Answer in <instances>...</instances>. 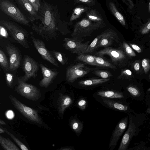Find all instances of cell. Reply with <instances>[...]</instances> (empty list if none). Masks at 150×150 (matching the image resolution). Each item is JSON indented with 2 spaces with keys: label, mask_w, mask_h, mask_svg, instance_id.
<instances>
[{
  "label": "cell",
  "mask_w": 150,
  "mask_h": 150,
  "mask_svg": "<svg viewBox=\"0 0 150 150\" xmlns=\"http://www.w3.org/2000/svg\"><path fill=\"white\" fill-rule=\"evenodd\" d=\"M87 104V101L84 98L80 99L77 103L79 108L82 110H84L86 109Z\"/></svg>",
  "instance_id": "cell-41"
},
{
  "label": "cell",
  "mask_w": 150,
  "mask_h": 150,
  "mask_svg": "<svg viewBox=\"0 0 150 150\" xmlns=\"http://www.w3.org/2000/svg\"><path fill=\"white\" fill-rule=\"evenodd\" d=\"M120 47L129 57H134L136 56V54L132 47L125 42H123L121 45Z\"/></svg>",
  "instance_id": "cell-32"
},
{
  "label": "cell",
  "mask_w": 150,
  "mask_h": 150,
  "mask_svg": "<svg viewBox=\"0 0 150 150\" xmlns=\"http://www.w3.org/2000/svg\"><path fill=\"white\" fill-rule=\"evenodd\" d=\"M34 46L42 57L53 65L58 67V64L51 53L47 50L45 43L41 40L30 37Z\"/></svg>",
  "instance_id": "cell-11"
},
{
  "label": "cell",
  "mask_w": 150,
  "mask_h": 150,
  "mask_svg": "<svg viewBox=\"0 0 150 150\" xmlns=\"http://www.w3.org/2000/svg\"><path fill=\"white\" fill-rule=\"evenodd\" d=\"M0 35L1 37L7 38L8 33L7 29L3 26L0 25Z\"/></svg>",
  "instance_id": "cell-44"
},
{
  "label": "cell",
  "mask_w": 150,
  "mask_h": 150,
  "mask_svg": "<svg viewBox=\"0 0 150 150\" xmlns=\"http://www.w3.org/2000/svg\"><path fill=\"white\" fill-rule=\"evenodd\" d=\"M5 132V131L1 127L0 128V133L2 134Z\"/></svg>",
  "instance_id": "cell-49"
},
{
  "label": "cell",
  "mask_w": 150,
  "mask_h": 150,
  "mask_svg": "<svg viewBox=\"0 0 150 150\" xmlns=\"http://www.w3.org/2000/svg\"><path fill=\"white\" fill-rule=\"evenodd\" d=\"M105 26L92 21L87 17L84 18L75 24L71 36L72 38L80 39L90 36L94 31Z\"/></svg>",
  "instance_id": "cell-3"
},
{
  "label": "cell",
  "mask_w": 150,
  "mask_h": 150,
  "mask_svg": "<svg viewBox=\"0 0 150 150\" xmlns=\"http://www.w3.org/2000/svg\"><path fill=\"white\" fill-rule=\"evenodd\" d=\"M110 80V78H93L80 81L79 82V84L83 86H91L104 83Z\"/></svg>",
  "instance_id": "cell-24"
},
{
  "label": "cell",
  "mask_w": 150,
  "mask_h": 150,
  "mask_svg": "<svg viewBox=\"0 0 150 150\" xmlns=\"http://www.w3.org/2000/svg\"><path fill=\"white\" fill-rule=\"evenodd\" d=\"M128 117L126 116L117 124L111 136L108 148L113 150L117 145L120 137L126 129L127 125Z\"/></svg>",
  "instance_id": "cell-12"
},
{
  "label": "cell",
  "mask_w": 150,
  "mask_h": 150,
  "mask_svg": "<svg viewBox=\"0 0 150 150\" xmlns=\"http://www.w3.org/2000/svg\"><path fill=\"white\" fill-rule=\"evenodd\" d=\"M63 46L71 53L79 55L85 52L89 45V41L83 43L79 39L73 38H64Z\"/></svg>",
  "instance_id": "cell-9"
},
{
  "label": "cell",
  "mask_w": 150,
  "mask_h": 150,
  "mask_svg": "<svg viewBox=\"0 0 150 150\" xmlns=\"http://www.w3.org/2000/svg\"><path fill=\"white\" fill-rule=\"evenodd\" d=\"M127 89L131 95L133 97H138L140 95V92L139 90L134 86L129 85L127 87Z\"/></svg>",
  "instance_id": "cell-36"
},
{
  "label": "cell",
  "mask_w": 150,
  "mask_h": 150,
  "mask_svg": "<svg viewBox=\"0 0 150 150\" xmlns=\"http://www.w3.org/2000/svg\"><path fill=\"white\" fill-rule=\"evenodd\" d=\"M129 45L132 49L136 51L138 53H140L142 52V49L138 46L134 44L130 43H129Z\"/></svg>",
  "instance_id": "cell-46"
},
{
  "label": "cell",
  "mask_w": 150,
  "mask_h": 150,
  "mask_svg": "<svg viewBox=\"0 0 150 150\" xmlns=\"http://www.w3.org/2000/svg\"><path fill=\"white\" fill-rule=\"evenodd\" d=\"M136 126L131 116L129 117L128 127L124 135L121 142L118 150H127L132 138L135 134Z\"/></svg>",
  "instance_id": "cell-15"
},
{
  "label": "cell",
  "mask_w": 150,
  "mask_h": 150,
  "mask_svg": "<svg viewBox=\"0 0 150 150\" xmlns=\"http://www.w3.org/2000/svg\"><path fill=\"white\" fill-rule=\"evenodd\" d=\"M0 144L5 150H19L20 149L12 141L0 135Z\"/></svg>",
  "instance_id": "cell-26"
},
{
  "label": "cell",
  "mask_w": 150,
  "mask_h": 150,
  "mask_svg": "<svg viewBox=\"0 0 150 150\" xmlns=\"http://www.w3.org/2000/svg\"><path fill=\"white\" fill-rule=\"evenodd\" d=\"M0 25L4 26L14 40L23 47L30 48L27 40L29 34L26 30L15 23L4 20L0 21Z\"/></svg>",
  "instance_id": "cell-4"
},
{
  "label": "cell",
  "mask_w": 150,
  "mask_h": 150,
  "mask_svg": "<svg viewBox=\"0 0 150 150\" xmlns=\"http://www.w3.org/2000/svg\"><path fill=\"white\" fill-rule=\"evenodd\" d=\"M0 9L2 12L17 23L25 26L29 25V21L25 16L9 0H0Z\"/></svg>",
  "instance_id": "cell-5"
},
{
  "label": "cell",
  "mask_w": 150,
  "mask_h": 150,
  "mask_svg": "<svg viewBox=\"0 0 150 150\" xmlns=\"http://www.w3.org/2000/svg\"><path fill=\"white\" fill-rule=\"evenodd\" d=\"M150 31V18H148L146 23L143 24L141 28L140 33L142 35L146 34Z\"/></svg>",
  "instance_id": "cell-38"
},
{
  "label": "cell",
  "mask_w": 150,
  "mask_h": 150,
  "mask_svg": "<svg viewBox=\"0 0 150 150\" xmlns=\"http://www.w3.org/2000/svg\"><path fill=\"white\" fill-rule=\"evenodd\" d=\"M102 101L105 105L115 110L124 112L127 111L128 109L127 105L112 99L103 98Z\"/></svg>",
  "instance_id": "cell-19"
},
{
  "label": "cell",
  "mask_w": 150,
  "mask_h": 150,
  "mask_svg": "<svg viewBox=\"0 0 150 150\" xmlns=\"http://www.w3.org/2000/svg\"><path fill=\"white\" fill-rule=\"evenodd\" d=\"M76 59L78 61L83 62L87 64L96 66L95 59L94 55L83 53L78 55Z\"/></svg>",
  "instance_id": "cell-28"
},
{
  "label": "cell",
  "mask_w": 150,
  "mask_h": 150,
  "mask_svg": "<svg viewBox=\"0 0 150 150\" xmlns=\"http://www.w3.org/2000/svg\"><path fill=\"white\" fill-rule=\"evenodd\" d=\"M95 59L96 66L113 69H116V66L113 65L102 57L94 55Z\"/></svg>",
  "instance_id": "cell-27"
},
{
  "label": "cell",
  "mask_w": 150,
  "mask_h": 150,
  "mask_svg": "<svg viewBox=\"0 0 150 150\" xmlns=\"http://www.w3.org/2000/svg\"><path fill=\"white\" fill-rule=\"evenodd\" d=\"M73 99L69 95L61 94L57 102L58 111L60 115H63L64 111L73 103Z\"/></svg>",
  "instance_id": "cell-18"
},
{
  "label": "cell",
  "mask_w": 150,
  "mask_h": 150,
  "mask_svg": "<svg viewBox=\"0 0 150 150\" xmlns=\"http://www.w3.org/2000/svg\"><path fill=\"white\" fill-rule=\"evenodd\" d=\"M6 48L9 58V70L15 71L19 67L20 65L21 59L20 54L13 45H8Z\"/></svg>",
  "instance_id": "cell-13"
},
{
  "label": "cell",
  "mask_w": 150,
  "mask_h": 150,
  "mask_svg": "<svg viewBox=\"0 0 150 150\" xmlns=\"http://www.w3.org/2000/svg\"><path fill=\"white\" fill-rule=\"evenodd\" d=\"M70 125L73 131L79 136L81 134L83 127V122L77 117H73L70 121Z\"/></svg>",
  "instance_id": "cell-23"
},
{
  "label": "cell",
  "mask_w": 150,
  "mask_h": 150,
  "mask_svg": "<svg viewBox=\"0 0 150 150\" xmlns=\"http://www.w3.org/2000/svg\"><path fill=\"white\" fill-rule=\"evenodd\" d=\"M101 34V38L97 48L100 47H108L111 45L114 41L117 43L119 42L117 33L112 29L106 30Z\"/></svg>",
  "instance_id": "cell-14"
},
{
  "label": "cell",
  "mask_w": 150,
  "mask_h": 150,
  "mask_svg": "<svg viewBox=\"0 0 150 150\" xmlns=\"http://www.w3.org/2000/svg\"><path fill=\"white\" fill-rule=\"evenodd\" d=\"M140 63V61L138 60H135L131 64L132 69L138 74H141L143 72Z\"/></svg>",
  "instance_id": "cell-37"
},
{
  "label": "cell",
  "mask_w": 150,
  "mask_h": 150,
  "mask_svg": "<svg viewBox=\"0 0 150 150\" xmlns=\"http://www.w3.org/2000/svg\"><path fill=\"white\" fill-rule=\"evenodd\" d=\"M0 64L2 68L5 71H8L9 69L7 59L6 55L3 51L0 50Z\"/></svg>",
  "instance_id": "cell-30"
},
{
  "label": "cell",
  "mask_w": 150,
  "mask_h": 150,
  "mask_svg": "<svg viewBox=\"0 0 150 150\" xmlns=\"http://www.w3.org/2000/svg\"><path fill=\"white\" fill-rule=\"evenodd\" d=\"M51 54L54 58L62 65H65L67 62V59L65 56L61 52L56 51H51Z\"/></svg>",
  "instance_id": "cell-31"
},
{
  "label": "cell",
  "mask_w": 150,
  "mask_h": 150,
  "mask_svg": "<svg viewBox=\"0 0 150 150\" xmlns=\"http://www.w3.org/2000/svg\"><path fill=\"white\" fill-rule=\"evenodd\" d=\"M127 5L129 8L132 9L134 7V5L132 0H122Z\"/></svg>",
  "instance_id": "cell-45"
},
{
  "label": "cell",
  "mask_w": 150,
  "mask_h": 150,
  "mask_svg": "<svg viewBox=\"0 0 150 150\" xmlns=\"http://www.w3.org/2000/svg\"><path fill=\"white\" fill-rule=\"evenodd\" d=\"M97 94L102 98L109 99L121 98L124 97L122 93L110 90L100 91Z\"/></svg>",
  "instance_id": "cell-22"
},
{
  "label": "cell",
  "mask_w": 150,
  "mask_h": 150,
  "mask_svg": "<svg viewBox=\"0 0 150 150\" xmlns=\"http://www.w3.org/2000/svg\"><path fill=\"white\" fill-rule=\"evenodd\" d=\"M148 11L149 13H150V0L149 4Z\"/></svg>",
  "instance_id": "cell-50"
},
{
  "label": "cell",
  "mask_w": 150,
  "mask_h": 150,
  "mask_svg": "<svg viewBox=\"0 0 150 150\" xmlns=\"http://www.w3.org/2000/svg\"><path fill=\"white\" fill-rule=\"evenodd\" d=\"M0 124L1 125H6V123L5 122L1 119L0 120Z\"/></svg>",
  "instance_id": "cell-48"
},
{
  "label": "cell",
  "mask_w": 150,
  "mask_h": 150,
  "mask_svg": "<svg viewBox=\"0 0 150 150\" xmlns=\"http://www.w3.org/2000/svg\"></svg>",
  "instance_id": "cell-52"
},
{
  "label": "cell",
  "mask_w": 150,
  "mask_h": 150,
  "mask_svg": "<svg viewBox=\"0 0 150 150\" xmlns=\"http://www.w3.org/2000/svg\"><path fill=\"white\" fill-rule=\"evenodd\" d=\"M18 85L15 91L19 95L30 100L36 101L41 97L39 90L35 86L21 80L18 78Z\"/></svg>",
  "instance_id": "cell-7"
},
{
  "label": "cell",
  "mask_w": 150,
  "mask_h": 150,
  "mask_svg": "<svg viewBox=\"0 0 150 150\" xmlns=\"http://www.w3.org/2000/svg\"><path fill=\"white\" fill-rule=\"evenodd\" d=\"M28 1L33 6L36 11L38 12L41 7L40 0H28Z\"/></svg>",
  "instance_id": "cell-43"
},
{
  "label": "cell",
  "mask_w": 150,
  "mask_h": 150,
  "mask_svg": "<svg viewBox=\"0 0 150 150\" xmlns=\"http://www.w3.org/2000/svg\"><path fill=\"white\" fill-rule=\"evenodd\" d=\"M93 73L101 78L104 79L109 78L112 76L110 72L105 70H97L94 71Z\"/></svg>",
  "instance_id": "cell-34"
},
{
  "label": "cell",
  "mask_w": 150,
  "mask_h": 150,
  "mask_svg": "<svg viewBox=\"0 0 150 150\" xmlns=\"http://www.w3.org/2000/svg\"><path fill=\"white\" fill-rule=\"evenodd\" d=\"M13 75L11 73H7L6 74V79L7 86L9 87L12 86Z\"/></svg>",
  "instance_id": "cell-40"
},
{
  "label": "cell",
  "mask_w": 150,
  "mask_h": 150,
  "mask_svg": "<svg viewBox=\"0 0 150 150\" xmlns=\"http://www.w3.org/2000/svg\"><path fill=\"white\" fill-rule=\"evenodd\" d=\"M5 132L9 135L15 142L19 147L22 150H28L27 147L20 141L15 136L6 130H5Z\"/></svg>",
  "instance_id": "cell-35"
},
{
  "label": "cell",
  "mask_w": 150,
  "mask_h": 150,
  "mask_svg": "<svg viewBox=\"0 0 150 150\" xmlns=\"http://www.w3.org/2000/svg\"><path fill=\"white\" fill-rule=\"evenodd\" d=\"M28 13V17L31 21L39 20L40 16L28 0H15Z\"/></svg>",
  "instance_id": "cell-17"
},
{
  "label": "cell",
  "mask_w": 150,
  "mask_h": 150,
  "mask_svg": "<svg viewBox=\"0 0 150 150\" xmlns=\"http://www.w3.org/2000/svg\"><path fill=\"white\" fill-rule=\"evenodd\" d=\"M90 69L83 63H79L69 67L66 71V78L69 83H72L76 79L87 74Z\"/></svg>",
  "instance_id": "cell-10"
},
{
  "label": "cell",
  "mask_w": 150,
  "mask_h": 150,
  "mask_svg": "<svg viewBox=\"0 0 150 150\" xmlns=\"http://www.w3.org/2000/svg\"><path fill=\"white\" fill-rule=\"evenodd\" d=\"M86 13V17L92 21L105 26V23L103 17L96 9H91Z\"/></svg>",
  "instance_id": "cell-20"
},
{
  "label": "cell",
  "mask_w": 150,
  "mask_h": 150,
  "mask_svg": "<svg viewBox=\"0 0 150 150\" xmlns=\"http://www.w3.org/2000/svg\"><path fill=\"white\" fill-rule=\"evenodd\" d=\"M109 8L111 13L118 21L123 25H126V22L123 15L119 11L115 4L112 1L108 4Z\"/></svg>",
  "instance_id": "cell-25"
},
{
  "label": "cell",
  "mask_w": 150,
  "mask_h": 150,
  "mask_svg": "<svg viewBox=\"0 0 150 150\" xmlns=\"http://www.w3.org/2000/svg\"><path fill=\"white\" fill-rule=\"evenodd\" d=\"M23 69L25 75L18 77L21 80L26 82L32 78L35 79L36 76L39 69L38 63L33 58L25 55L22 64Z\"/></svg>",
  "instance_id": "cell-8"
},
{
  "label": "cell",
  "mask_w": 150,
  "mask_h": 150,
  "mask_svg": "<svg viewBox=\"0 0 150 150\" xmlns=\"http://www.w3.org/2000/svg\"><path fill=\"white\" fill-rule=\"evenodd\" d=\"M9 98L14 107L26 118L35 124H42V120L37 111L25 105L12 95H10Z\"/></svg>",
  "instance_id": "cell-6"
},
{
  "label": "cell",
  "mask_w": 150,
  "mask_h": 150,
  "mask_svg": "<svg viewBox=\"0 0 150 150\" xmlns=\"http://www.w3.org/2000/svg\"><path fill=\"white\" fill-rule=\"evenodd\" d=\"M76 3H83L89 6H93L96 4V0H73Z\"/></svg>",
  "instance_id": "cell-42"
},
{
  "label": "cell",
  "mask_w": 150,
  "mask_h": 150,
  "mask_svg": "<svg viewBox=\"0 0 150 150\" xmlns=\"http://www.w3.org/2000/svg\"><path fill=\"white\" fill-rule=\"evenodd\" d=\"M142 66L144 71L147 74L150 69V62L147 59H144L141 62Z\"/></svg>",
  "instance_id": "cell-39"
},
{
  "label": "cell",
  "mask_w": 150,
  "mask_h": 150,
  "mask_svg": "<svg viewBox=\"0 0 150 150\" xmlns=\"http://www.w3.org/2000/svg\"><path fill=\"white\" fill-rule=\"evenodd\" d=\"M91 9L90 7L83 5H79L75 8L70 18L69 23L70 24L74 21L78 19L84 12Z\"/></svg>",
  "instance_id": "cell-21"
},
{
  "label": "cell",
  "mask_w": 150,
  "mask_h": 150,
  "mask_svg": "<svg viewBox=\"0 0 150 150\" xmlns=\"http://www.w3.org/2000/svg\"><path fill=\"white\" fill-rule=\"evenodd\" d=\"M149 79L150 80V74H149Z\"/></svg>",
  "instance_id": "cell-51"
},
{
  "label": "cell",
  "mask_w": 150,
  "mask_h": 150,
  "mask_svg": "<svg viewBox=\"0 0 150 150\" xmlns=\"http://www.w3.org/2000/svg\"><path fill=\"white\" fill-rule=\"evenodd\" d=\"M60 150H73L74 149V148L71 146H65L61 147L59 149Z\"/></svg>",
  "instance_id": "cell-47"
},
{
  "label": "cell",
  "mask_w": 150,
  "mask_h": 150,
  "mask_svg": "<svg viewBox=\"0 0 150 150\" xmlns=\"http://www.w3.org/2000/svg\"><path fill=\"white\" fill-rule=\"evenodd\" d=\"M40 4L38 13L41 23L38 25L33 23L32 29L46 39L55 38L57 31L61 32L64 26L57 6L45 1Z\"/></svg>",
  "instance_id": "cell-1"
},
{
  "label": "cell",
  "mask_w": 150,
  "mask_h": 150,
  "mask_svg": "<svg viewBox=\"0 0 150 150\" xmlns=\"http://www.w3.org/2000/svg\"><path fill=\"white\" fill-rule=\"evenodd\" d=\"M96 55L101 57L104 55L109 56L114 65L120 68L128 66L130 64L129 57L120 47L117 49L106 47L97 52Z\"/></svg>",
  "instance_id": "cell-2"
},
{
  "label": "cell",
  "mask_w": 150,
  "mask_h": 150,
  "mask_svg": "<svg viewBox=\"0 0 150 150\" xmlns=\"http://www.w3.org/2000/svg\"><path fill=\"white\" fill-rule=\"evenodd\" d=\"M40 67L43 78L40 81L39 85L41 87L47 88L58 75V72L47 68L42 64H40Z\"/></svg>",
  "instance_id": "cell-16"
},
{
  "label": "cell",
  "mask_w": 150,
  "mask_h": 150,
  "mask_svg": "<svg viewBox=\"0 0 150 150\" xmlns=\"http://www.w3.org/2000/svg\"><path fill=\"white\" fill-rule=\"evenodd\" d=\"M101 37V34L97 36L91 44L88 45L85 52V54L91 53L95 49L97 48V46Z\"/></svg>",
  "instance_id": "cell-29"
},
{
  "label": "cell",
  "mask_w": 150,
  "mask_h": 150,
  "mask_svg": "<svg viewBox=\"0 0 150 150\" xmlns=\"http://www.w3.org/2000/svg\"><path fill=\"white\" fill-rule=\"evenodd\" d=\"M134 75L132 72L128 69H124L122 70L120 74L118 77V79L131 80L134 78Z\"/></svg>",
  "instance_id": "cell-33"
}]
</instances>
